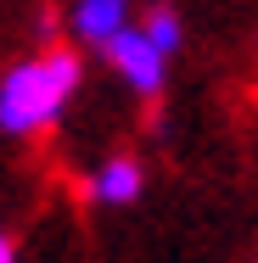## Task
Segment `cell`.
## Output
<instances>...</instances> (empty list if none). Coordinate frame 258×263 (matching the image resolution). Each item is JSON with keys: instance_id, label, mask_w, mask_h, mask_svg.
I'll return each mask as SVG.
<instances>
[{"instance_id": "1", "label": "cell", "mask_w": 258, "mask_h": 263, "mask_svg": "<svg viewBox=\"0 0 258 263\" xmlns=\"http://www.w3.org/2000/svg\"><path fill=\"white\" fill-rule=\"evenodd\" d=\"M79 84H84V62H79V51H67V45H51V51L6 67L0 73V129L17 135V140L51 129L56 118L67 112V101H73Z\"/></svg>"}, {"instance_id": "2", "label": "cell", "mask_w": 258, "mask_h": 263, "mask_svg": "<svg viewBox=\"0 0 258 263\" xmlns=\"http://www.w3.org/2000/svg\"><path fill=\"white\" fill-rule=\"evenodd\" d=\"M101 56H107V67L135 90V96H163V79H168V51H157L152 40H146V28L141 23H129L118 40H107L101 45Z\"/></svg>"}, {"instance_id": "3", "label": "cell", "mask_w": 258, "mask_h": 263, "mask_svg": "<svg viewBox=\"0 0 258 263\" xmlns=\"http://www.w3.org/2000/svg\"><path fill=\"white\" fill-rule=\"evenodd\" d=\"M141 191H146V168L135 157H107L90 179H84V196L96 202V208H129V202H141Z\"/></svg>"}, {"instance_id": "4", "label": "cell", "mask_w": 258, "mask_h": 263, "mask_svg": "<svg viewBox=\"0 0 258 263\" xmlns=\"http://www.w3.org/2000/svg\"><path fill=\"white\" fill-rule=\"evenodd\" d=\"M67 28H73L79 45H96V51H101L107 40H118V34L129 28V0H73Z\"/></svg>"}, {"instance_id": "5", "label": "cell", "mask_w": 258, "mask_h": 263, "mask_svg": "<svg viewBox=\"0 0 258 263\" xmlns=\"http://www.w3.org/2000/svg\"><path fill=\"white\" fill-rule=\"evenodd\" d=\"M141 28H146V40H152L157 51H168V56L185 45V23H180V11H174V6H152V11L141 17Z\"/></svg>"}, {"instance_id": "6", "label": "cell", "mask_w": 258, "mask_h": 263, "mask_svg": "<svg viewBox=\"0 0 258 263\" xmlns=\"http://www.w3.org/2000/svg\"><path fill=\"white\" fill-rule=\"evenodd\" d=\"M0 263H17V247H11V235L0 230Z\"/></svg>"}]
</instances>
